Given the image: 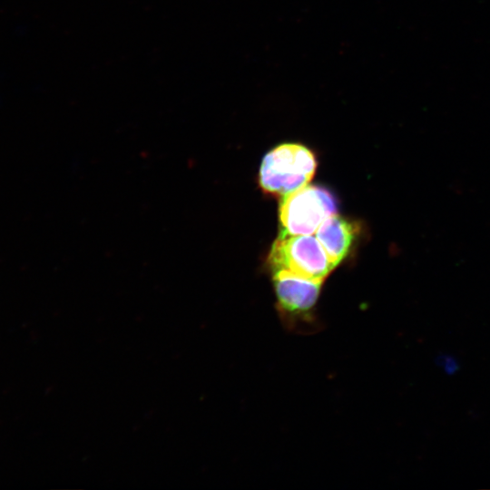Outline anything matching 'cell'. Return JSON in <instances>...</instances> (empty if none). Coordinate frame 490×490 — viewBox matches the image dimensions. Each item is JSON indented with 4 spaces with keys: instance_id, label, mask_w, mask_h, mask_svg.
Instances as JSON below:
<instances>
[{
    "instance_id": "cell-5",
    "label": "cell",
    "mask_w": 490,
    "mask_h": 490,
    "mask_svg": "<svg viewBox=\"0 0 490 490\" xmlns=\"http://www.w3.org/2000/svg\"><path fill=\"white\" fill-rule=\"evenodd\" d=\"M356 234L355 224L337 213L328 217L316 230L317 240L335 267L350 250Z\"/></svg>"
},
{
    "instance_id": "cell-4",
    "label": "cell",
    "mask_w": 490,
    "mask_h": 490,
    "mask_svg": "<svg viewBox=\"0 0 490 490\" xmlns=\"http://www.w3.org/2000/svg\"><path fill=\"white\" fill-rule=\"evenodd\" d=\"M337 211L334 196L325 188L306 185L284 197L279 205L281 233L312 235Z\"/></svg>"
},
{
    "instance_id": "cell-1",
    "label": "cell",
    "mask_w": 490,
    "mask_h": 490,
    "mask_svg": "<svg viewBox=\"0 0 490 490\" xmlns=\"http://www.w3.org/2000/svg\"><path fill=\"white\" fill-rule=\"evenodd\" d=\"M276 307L282 326L289 332L310 335L322 328L316 313L323 281L311 280L287 270H272Z\"/></svg>"
},
{
    "instance_id": "cell-2",
    "label": "cell",
    "mask_w": 490,
    "mask_h": 490,
    "mask_svg": "<svg viewBox=\"0 0 490 490\" xmlns=\"http://www.w3.org/2000/svg\"><path fill=\"white\" fill-rule=\"evenodd\" d=\"M313 152L298 143H283L269 152L262 160L259 181L268 193L284 197L304 186L314 176Z\"/></svg>"
},
{
    "instance_id": "cell-3",
    "label": "cell",
    "mask_w": 490,
    "mask_h": 490,
    "mask_svg": "<svg viewBox=\"0 0 490 490\" xmlns=\"http://www.w3.org/2000/svg\"><path fill=\"white\" fill-rule=\"evenodd\" d=\"M272 270H283L304 279L324 281L336 268L316 237L280 234L269 255Z\"/></svg>"
}]
</instances>
